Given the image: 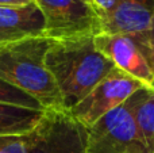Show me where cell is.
<instances>
[{"mask_svg":"<svg viewBox=\"0 0 154 153\" xmlns=\"http://www.w3.org/2000/svg\"><path fill=\"white\" fill-rule=\"evenodd\" d=\"M119 3L120 0H91V5L99 16L109 14Z\"/></svg>","mask_w":154,"mask_h":153,"instance_id":"9a60e30c","label":"cell"},{"mask_svg":"<svg viewBox=\"0 0 154 153\" xmlns=\"http://www.w3.org/2000/svg\"><path fill=\"white\" fill-rule=\"evenodd\" d=\"M95 45L118 69L128 73L152 88L154 81L153 72L138 42L133 37L100 33L95 35Z\"/></svg>","mask_w":154,"mask_h":153,"instance_id":"52a82bcc","label":"cell"},{"mask_svg":"<svg viewBox=\"0 0 154 153\" xmlns=\"http://www.w3.org/2000/svg\"><path fill=\"white\" fill-rule=\"evenodd\" d=\"M0 103L18 106V107H26L31 108V110L46 111L37 99H34L32 96L27 95L26 92L14 87L12 84L4 81L3 79H0Z\"/></svg>","mask_w":154,"mask_h":153,"instance_id":"7c38bea8","label":"cell"},{"mask_svg":"<svg viewBox=\"0 0 154 153\" xmlns=\"http://www.w3.org/2000/svg\"><path fill=\"white\" fill-rule=\"evenodd\" d=\"M34 0H0L2 7H16V5H26Z\"/></svg>","mask_w":154,"mask_h":153,"instance_id":"2e32d148","label":"cell"},{"mask_svg":"<svg viewBox=\"0 0 154 153\" xmlns=\"http://www.w3.org/2000/svg\"><path fill=\"white\" fill-rule=\"evenodd\" d=\"M46 20L35 3L16 7L0 5V45L34 37H45Z\"/></svg>","mask_w":154,"mask_h":153,"instance_id":"9c48e42d","label":"cell"},{"mask_svg":"<svg viewBox=\"0 0 154 153\" xmlns=\"http://www.w3.org/2000/svg\"><path fill=\"white\" fill-rule=\"evenodd\" d=\"M147 87L138 79L115 68L69 113L82 126L89 129L101 117L125 103L134 92Z\"/></svg>","mask_w":154,"mask_h":153,"instance_id":"5b68a950","label":"cell"},{"mask_svg":"<svg viewBox=\"0 0 154 153\" xmlns=\"http://www.w3.org/2000/svg\"><path fill=\"white\" fill-rule=\"evenodd\" d=\"M29 136V153H87L88 129L68 110H46Z\"/></svg>","mask_w":154,"mask_h":153,"instance_id":"277c9868","label":"cell"},{"mask_svg":"<svg viewBox=\"0 0 154 153\" xmlns=\"http://www.w3.org/2000/svg\"><path fill=\"white\" fill-rule=\"evenodd\" d=\"M51 39L34 37L0 45V79L26 92L45 110H65L56 81L46 67Z\"/></svg>","mask_w":154,"mask_h":153,"instance_id":"7a4b0ae2","label":"cell"},{"mask_svg":"<svg viewBox=\"0 0 154 153\" xmlns=\"http://www.w3.org/2000/svg\"><path fill=\"white\" fill-rule=\"evenodd\" d=\"M154 5L149 0H120L109 14L99 16L100 33L142 38L150 30Z\"/></svg>","mask_w":154,"mask_h":153,"instance_id":"ba28073f","label":"cell"},{"mask_svg":"<svg viewBox=\"0 0 154 153\" xmlns=\"http://www.w3.org/2000/svg\"><path fill=\"white\" fill-rule=\"evenodd\" d=\"M30 136L26 134H2L0 153H29Z\"/></svg>","mask_w":154,"mask_h":153,"instance_id":"4fadbf2b","label":"cell"},{"mask_svg":"<svg viewBox=\"0 0 154 153\" xmlns=\"http://www.w3.org/2000/svg\"><path fill=\"white\" fill-rule=\"evenodd\" d=\"M134 119L141 132L143 140L146 141L150 151L154 153V89L150 95L138 106L134 113Z\"/></svg>","mask_w":154,"mask_h":153,"instance_id":"8fae6325","label":"cell"},{"mask_svg":"<svg viewBox=\"0 0 154 153\" xmlns=\"http://www.w3.org/2000/svg\"><path fill=\"white\" fill-rule=\"evenodd\" d=\"M45 111L0 103V136L30 133L42 119Z\"/></svg>","mask_w":154,"mask_h":153,"instance_id":"30bf717a","label":"cell"},{"mask_svg":"<svg viewBox=\"0 0 154 153\" xmlns=\"http://www.w3.org/2000/svg\"><path fill=\"white\" fill-rule=\"evenodd\" d=\"M84 2H87V3H89V4H91V0H84Z\"/></svg>","mask_w":154,"mask_h":153,"instance_id":"e0dca14e","label":"cell"},{"mask_svg":"<svg viewBox=\"0 0 154 153\" xmlns=\"http://www.w3.org/2000/svg\"><path fill=\"white\" fill-rule=\"evenodd\" d=\"M46 67L68 111L116 68L97 50L95 35L51 39L46 53Z\"/></svg>","mask_w":154,"mask_h":153,"instance_id":"6da1fadb","label":"cell"},{"mask_svg":"<svg viewBox=\"0 0 154 153\" xmlns=\"http://www.w3.org/2000/svg\"><path fill=\"white\" fill-rule=\"evenodd\" d=\"M46 20L45 37L66 39L100 34V19L84 0H35Z\"/></svg>","mask_w":154,"mask_h":153,"instance_id":"8992f818","label":"cell"},{"mask_svg":"<svg viewBox=\"0 0 154 153\" xmlns=\"http://www.w3.org/2000/svg\"><path fill=\"white\" fill-rule=\"evenodd\" d=\"M152 92L143 87L88 129L87 153H153L134 119L138 106Z\"/></svg>","mask_w":154,"mask_h":153,"instance_id":"3957f363","label":"cell"},{"mask_svg":"<svg viewBox=\"0 0 154 153\" xmlns=\"http://www.w3.org/2000/svg\"><path fill=\"white\" fill-rule=\"evenodd\" d=\"M134 39L138 42L139 48H141L143 56L146 57L147 62L150 65V69L153 72L154 76V15H153V20H152V26H150V30L143 35L142 38H134ZM152 88L154 89V81Z\"/></svg>","mask_w":154,"mask_h":153,"instance_id":"5bb4252c","label":"cell"}]
</instances>
